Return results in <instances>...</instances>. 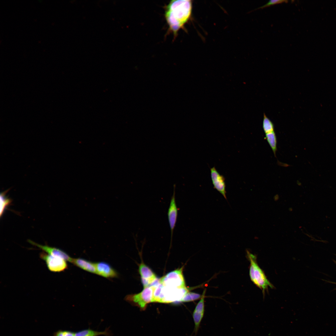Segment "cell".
Listing matches in <instances>:
<instances>
[{"label": "cell", "instance_id": "6da1fadb", "mask_svg": "<svg viewBox=\"0 0 336 336\" xmlns=\"http://www.w3.org/2000/svg\"><path fill=\"white\" fill-rule=\"evenodd\" d=\"M192 8L191 1L187 0L171 1L165 7V17L168 30L175 38L189 20Z\"/></svg>", "mask_w": 336, "mask_h": 336}, {"label": "cell", "instance_id": "7a4b0ae2", "mask_svg": "<svg viewBox=\"0 0 336 336\" xmlns=\"http://www.w3.org/2000/svg\"><path fill=\"white\" fill-rule=\"evenodd\" d=\"M189 290L186 287L181 288H170L160 283L155 289L154 296L155 302L169 303L181 301Z\"/></svg>", "mask_w": 336, "mask_h": 336}, {"label": "cell", "instance_id": "3957f363", "mask_svg": "<svg viewBox=\"0 0 336 336\" xmlns=\"http://www.w3.org/2000/svg\"><path fill=\"white\" fill-rule=\"evenodd\" d=\"M247 254L250 262L249 275L251 280L263 294L269 287L273 288V286L267 278L265 273L258 265L256 256L247 251Z\"/></svg>", "mask_w": 336, "mask_h": 336}, {"label": "cell", "instance_id": "277c9868", "mask_svg": "<svg viewBox=\"0 0 336 336\" xmlns=\"http://www.w3.org/2000/svg\"><path fill=\"white\" fill-rule=\"evenodd\" d=\"M155 285L151 286L144 288L140 292L135 294L128 295L125 300L130 303L139 307L142 310H145L147 305L153 302V293Z\"/></svg>", "mask_w": 336, "mask_h": 336}, {"label": "cell", "instance_id": "5b68a950", "mask_svg": "<svg viewBox=\"0 0 336 336\" xmlns=\"http://www.w3.org/2000/svg\"><path fill=\"white\" fill-rule=\"evenodd\" d=\"M183 267L171 271L159 279L160 282L164 286L170 288L185 287L183 273Z\"/></svg>", "mask_w": 336, "mask_h": 336}, {"label": "cell", "instance_id": "8992f818", "mask_svg": "<svg viewBox=\"0 0 336 336\" xmlns=\"http://www.w3.org/2000/svg\"><path fill=\"white\" fill-rule=\"evenodd\" d=\"M40 257L45 262L48 269L50 271L60 272L68 268L66 261L60 257L42 252L40 254Z\"/></svg>", "mask_w": 336, "mask_h": 336}, {"label": "cell", "instance_id": "52a82bcc", "mask_svg": "<svg viewBox=\"0 0 336 336\" xmlns=\"http://www.w3.org/2000/svg\"><path fill=\"white\" fill-rule=\"evenodd\" d=\"M175 185H174V190L171 197L169 206L168 209L167 215L168 220L171 232V242L172 239L173 232L177 222L178 209L177 208L175 200Z\"/></svg>", "mask_w": 336, "mask_h": 336}, {"label": "cell", "instance_id": "ba28073f", "mask_svg": "<svg viewBox=\"0 0 336 336\" xmlns=\"http://www.w3.org/2000/svg\"><path fill=\"white\" fill-rule=\"evenodd\" d=\"M210 175L214 188L219 192L226 199V186L224 177L218 172L215 167L211 168Z\"/></svg>", "mask_w": 336, "mask_h": 336}, {"label": "cell", "instance_id": "9c48e42d", "mask_svg": "<svg viewBox=\"0 0 336 336\" xmlns=\"http://www.w3.org/2000/svg\"><path fill=\"white\" fill-rule=\"evenodd\" d=\"M139 271L144 288L151 286L157 279L151 269L142 262L139 265Z\"/></svg>", "mask_w": 336, "mask_h": 336}, {"label": "cell", "instance_id": "30bf717a", "mask_svg": "<svg viewBox=\"0 0 336 336\" xmlns=\"http://www.w3.org/2000/svg\"><path fill=\"white\" fill-rule=\"evenodd\" d=\"M95 264L97 274L107 278H115L118 276L117 272L108 263L100 262Z\"/></svg>", "mask_w": 336, "mask_h": 336}, {"label": "cell", "instance_id": "8fae6325", "mask_svg": "<svg viewBox=\"0 0 336 336\" xmlns=\"http://www.w3.org/2000/svg\"><path fill=\"white\" fill-rule=\"evenodd\" d=\"M28 242L31 244L36 246L47 254L50 255L60 257L66 261L71 262L72 258L66 253L62 250L55 247H50L47 245H42L36 243L31 240Z\"/></svg>", "mask_w": 336, "mask_h": 336}, {"label": "cell", "instance_id": "7c38bea8", "mask_svg": "<svg viewBox=\"0 0 336 336\" xmlns=\"http://www.w3.org/2000/svg\"><path fill=\"white\" fill-rule=\"evenodd\" d=\"M71 263L76 266L92 273H96L95 264L81 258H72Z\"/></svg>", "mask_w": 336, "mask_h": 336}, {"label": "cell", "instance_id": "4fadbf2b", "mask_svg": "<svg viewBox=\"0 0 336 336\" xmlns=\"http://www.w3.org/2000/svg\"><path fill=\"white\" fill-rule=\"evenodd\" d=\"M102 335L112 336L108 328L105 329L104 331H98L90 329H85L75 333V336H98Z\"/></svg>", "mask_w": 336, "mask_h": 336}, {"label": "cell", "instance_id": "5bb4252c", "mask_svg": "<svg viewBox=\"0 0 336 336\" xmlns=\"http://www.w3.org/2000/svg\"><path fill=\"white\" fill-rule=\"evenodd\" d=\"M266 138L276 157L277 150V139L274 131L265 134Z\"/></svg>", "mask_w": 336, "mask_h": 336}, {"label": "cell", "instance_id": "9a60e30c", "mask_svg": "<svg viewBox=\"0 0 336 336\" xmlns=\"http://www.w3.org/2000/svg\"><path fill=\"white\" fill-rule=\"evenodd\" d=\"M263 128L265 134L274 131L273 123L264 114L263 121Z\"/></svg>", "mask_w": 336, "mask_h": 336}, {"label": "cell", "instance_id": "2e32d148", "mask_svg": "<svg viewBox=\"0 0 336 336\" xmlns=\"http://www.w3.org/2000/svg\"><path fill=\"white\" fill-rule=\"evenodd\" d=\"M0 215L1 217L7 207L11 203V201L5 196V192L0 194Z\"/></svg>", "mask_w": 336, "mask_h": 336}, {"label": "cell", "instance_id": "e0dca14e", "mask_svg": "<svg viewBox=\"0 0 336 336\" xmlns=\"http://www.w3.org/2000/svg\"><path fill=\"white\" fill-rule=\"evenodd\" d=\"M204 312L194 310L193 313V318L195 324V330L197 332L199 328L201 321L203 317Z\"/></svg>", "mask_w": 336, "mask_h": 336}, {"label": "cell", "instance_id": "ac0fdd59", "mask_svg": "<svg viewBox=\"0 0 336 336\" xmlns=\"http://www.w3.org/2000/svg\"><path fill=\"white\" fill-rule=\"evenodd\" d=\"M198 294L188 292L185 295L181 301V302H186L195 301L201 297Z\"/></svg>", "mask_w": 336, "mask_h": 336}, {"label": "cell", "instance_id": "d6986e66", "mask_svg": "<svg viewBox=\"0 0 336 336\" xmlns=\"http://www.w3.org/2000/svg\"><path fill=\"white\" fill-rule=\"evenodd\" d=\"M205 292L206 289H205L203 292L202 296L201 297V298L199 302H198V303L196 305L194 310L197 311L204 312V299Z\"/></svg>", "mask_w": 336, "mask_h": 336}, {"label": "cell", "instance_id": "ffe728a7", "mask_svg": "<svg viewBox=\"0 0 336 336\" xmlns=\"http://www.w3.org/2000/svg\"><path fill=\"white\" fill-rule=\"evenodd\" d=\"M287 2L288 1L287 0H271L269 1L266 4L263 5L262 6L258 7L256 9V10L264 8L278 4L284 2L287 3Z\"/></svg>", "mask_w": 336, "mask_h": 336}, {"label": "cell", "instance_id": "44dd1931", "mask_svg": "<svg viewBox=\"0 0 336 336\" xmlns=\"http://www.w3.org/2000/svg\"><path fill=\"white\" fill-rule=\"evenodd\" d=\"M75 334L70 331L59 330L54 333V336H75Z\"/></svg>", "mask_w": 336, "mask_h": 336}]
</instances>
